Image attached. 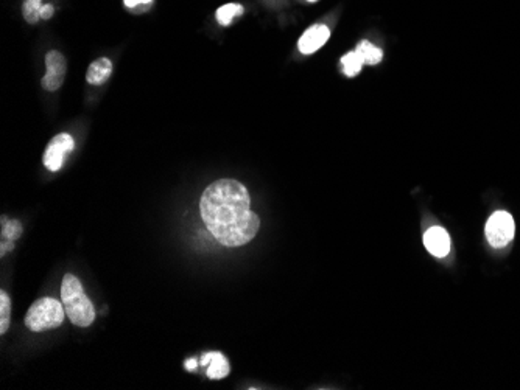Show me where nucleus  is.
Instances as JSON below:
<instances>
[{
  "label": "nucleus",
  "mask_w": 520,
  "mask_h": 390,
  "mask_svg": "<svg viewBox=\"0 0 520 390\" xmlns=\"http://www.w3.org/2000/svg\"><path fill=\"white\" fill-rule=\"evenodd\" d=\"M201 218L214 238L226 247L248 245L259 232L260 220L251 210L245 185L234 179H220L204 190Z\"/></svg>",
  "instance_id": "f257e3e1"
},
{
  "label": "nucleus",
  "mask_w": 520,
  "mask_h": 390,
  "mask_svg": "<svg viewBox=\"0 0 520 390\" xmlns=\"http://www.w3.org/2000/svg\"><path fill=\"white\" fill-rule=\"evenodd\" d=\"M61 302L70 322L76 327H89L95 319V308L85 294L81 281L67 274L61 283Z\"/></svg>",
  "instance_id": "f03ea898"
},
{
  "label": "nucleus",
  "mask_w": 520,
  "mask_h": 390,
  "mask_svg": "<svg viewBox=\"0 0 520 390\" xmlns=\"http://www.w3.org/2000/svg\"><path fill=\"white\" fill-rule=\"evenodd\" d=\"M66 316V310H64L61 300L44 297L36 300L30 306L27 316H25V325H27L28 330L35 331V333H41V331L60 327Z\"/></svg>",
  "instance_id": "7ed1b4c3"
},
{
  "label": "nucleus",
  "mask_w": 520,
  "mask_h": 390,
  "mask_svg": "<svg viewBox=\"0 0 520 390\" xmlns=\"http://www.w3.org/2000/svg\"><path fill=\"white\" fill-rule=\"evenodd\" d=\"M514 220L508 212H496L486 224V238L494 247H503L514 238Z\"/></svg>",
  "instance_id": "20e7f679"
},
{
  "label": "nucleus",
  "mask_w": 520,
  "mask_h": 390,
  "mask_svg": "<svg viewBox=\"0 0 520 390\" xmlns=\"http://www.w3.org/2000/svg\"><path fill=\"white\" fill-rule=\"evenodd\" d=\"M74 148L75 142L70 134H58V136L52 139V142L47 145L46 151H44V165H46V168L53 172L60 171L64 163V159Z\"/></svg>",
  "instance_id": "39448f33"
},
{
  "label": "nucleus",
  "mask_w": 520,
  "mask_h": 390,
  "mask_svg": "<svg viewBox=\"0 0 520 390\" xmlns=\"http://www.w3.org/2000/svg\"><path fill=\"white\" fill-rule=\"evenodd\" d=\"M46 67H47V72L42 78V87L50 92L58 91V89L62 86L64 78H66V72H67L66 57H64L60 52H56V50H52V52H49L46 56Z\"/></svg>",
  "instance_id": "423d86ee"
},
{
  "label": "nucleus",
  "mask_w": 520,
  "mask_h": 390,
  "mask_svg": "<svg viewBox=\"0 0 520 390\" xmlns=\"http://www.w3.org/2000/svg\"><path fill=\"white\" fill-rule=\"evenodd\" d=\"M329 37H330V30L327 28L326 25L323 24L313 25V27H310L303 36H301V39L298 42L299 52L304 55H312L323 47Z\"/></svg>",
  "instance_id": "0eeeda50"
},
{
  "label": "nucleus",
  "mask_w": 520,
  "mask_h": 390,
  "mask_svg": "<svg viewBox=\"0 0 520 390\" xmlns=\"http://www.w3.org/2000/svg\"><path fill=\"white\" fill-rule=\"evenodd\" d=\"M423 245H426L430 254L438 258L446 257L451 251V238H448V233L442 227L428 229L423 235Z\"/></svg>",
  "instance_id": "6e6552de"
},
{
  "label": "nucleus",
  "mask_w": 520,
  "mask_h": 390,
  "mask_svg": "<svg viewBox=\"0 0 520 390\" xmlns=\"http://www.w3.org/2000/svg\"><path fill=\"white\" fill-rule=\"evenodd\" d=\"M201 366L208 367L209 380H223L229 375V362L220 351H209L201 356Z\"/></svg>",
  "instance_id": "1a4fd4ad"
},
{
  "label": "nucleus",
  "mask_w": 520,
  "mask_h": 390,
  "mask_svg": "<svg viewBox=\"0 0 520 390\" xmlns=\"http://www.w3.org/2000/svg\"><path fill=\"white\" fill-rule=\"evenodd\" d=\"M112 73V62L108 57H100L95 60L87 69L86 80L89 85L92 86H101L109 80V76Z\"/></svg>",
  "instance_id": "9d476101"
},
{
  "label": "nucleus",
  "mask_w": 520,
  "mask_h": 390,
  "mask_svg": "<svg viewBox=\"0 0 520 390\" xmlns=\"http://www.w3.org/2000/svg\"><path fill=\"white\" fill-rule=\"evenodd\" d=\"M357 52L363 57V62L369 64V66H376V64L380 62L383 57L382 50L376 47L374 44H371L369 41H362L360 44H358Z\"/></svg>",
  "instance_id": "9b49d317"
},
{
  "label": "nucleus",
  "mask_w": 520,
  "mask_h": 390,
  "mask_svg": "<svg viewBox=\"0 0 520 390\" xmlns=\"http://www.w3.org/2000/svg\"><path fill=\"white\" fill-rule=\"evenodd\" d=\"M243 11H245V8L239 3L223 5L221 8L217 10V22L223 25V27H228V25L234 21V17L243 15Z\"/></svg>",
  "instance_id": "f8f14e48"
},
{
  "label": "nucleus",
  "mask_w": 520,
  "mask_h": 390,
  "mask_svg": "<svg viewBox=\"0 0 520 390\" xmlns=\"http://www.w3.org/2000/svg\"><path fill=\"white\" fill-rule=\"evenodd\" d=\"M363 57L360 56V53L357 52H349L348 55H344L342 57V66H343V72L346 76H355L362 72V67H363Z\"/></svg>",
  "instance_id": "ddd939ff"
},
{
  "label": "nucleus",
  "mask_w": 520,
  "mask_h": 390,
  "mask_svg": "<svg viewBox=\"0 0 520 390\" xmlns=\"http://www.w3.org/2000/svg\"><path fill=\"white\" fill-rule=\"evenodd\" d=\"M41 8H42V0H24L22 15L25 21L31 25L37 24V21L41 19Z\"/></svg>",
  "instance_id": "4468645a"
},
{
  "label": "nucleus",
  "mask_w": 520,
  "mask_h": 390,
  "mask_svg": "<svg viewBox=\"0 0 520 390\" xmlns=\"http://www.w3.org/2000/svg\"><path fill=\"white\" fill-rule=\"evenodd\" d=\"M11 319V300L5 291L0 292V333L5 335L10 328Z\"/></svg>",
  "instance_id": "2eb2a0df"
},
{
  "label": "nucleus",
  "mask_w": 520,
  "mask_h": 390,
  "mask_svg": "<svg viewBox=\"0 0 520 390\" xmlns=\"http://www.w3.org/2000/svg\"><path fill=\"white\" fill-rule=\"evenodd\" d=\"M22 235V224L15 220H6L2 216V240L16 241Z\"/></svg>",
  "instance_id": "dca6fc26"
},
{
  "label": "nucleus",
  "mask_w": 520,
  "mask_h": 390,
  "mask_svg": "<svg viewBox=\"0 0 520 390\" xmlns=\"http://www.w3.org/2000/svg\"><path fill=\"white\" fill-rule=\"evenodd\" d=\"M12 247H15V241L2 240V247H0V249H2V251H0V255H2V257H3V255L6 252H11L12 251Z\"/></svg>",
  "instance_id": "f3484780"
},
{
  "label": "nucleus",
  "mask_w": 520,
  "mask_h": 390,
  "mask_svg": "<svg viewBox=\"0 0 520 390\" xmlns=\"http://www.w3.org/2000/svg\"><path fill=\"white\" fill-rule=\"evenodd\" d=\"M124 2L128 8H136V6H140V5L151 3V0H124Z\"/></svg>",
  "instance_id": "a211bd4d"
},
{
  "label": "nucleus",
  "mask_w": 520,
  "mask_h": 390,
  "mask_svg": "<svg viewBox=\"0 0 520 390\" xmlns=\"http://www.w3.org/2000/svg\"><path fill=\"white\" fill-rule=\"evenodd\" d=\"M52 16H53V6L52 5H42L41 19H50Z\"/></svg>",
  "instance_id": "6ab92c4d"
},
{
  "label": "nucleus",
  "mask_w": 520,
  "mask_h": 390,
  "mask_svg": "<svg viewBox=\"0 0 520 390\" xmlns=\"http://www.w3.org/2000/svg\"><path fill=\"white\" fill-rule=\"evenodd\" d=\"M184 367L185 370H189V372H195V370L198 369V361L195 360V357H190V360L184 362Z\"/></svg>",
  "instance_id": "aec40b11"
},
{
  "label": "nucleus",
  "mask_w": 520,
  "mask_h": 390,
  "mask_svg": "<svg viewBox=\"0 0 520 390\" xmlns=\"http://www.w3.org/2000/svg\"><path fill=\"white\" fill-rule=\"evenodd\" d=\"M307 2H312L313 3V2H317V0H307Z\"/></svg>",
  "instance_id": "412c9836"
}]
</instances>
